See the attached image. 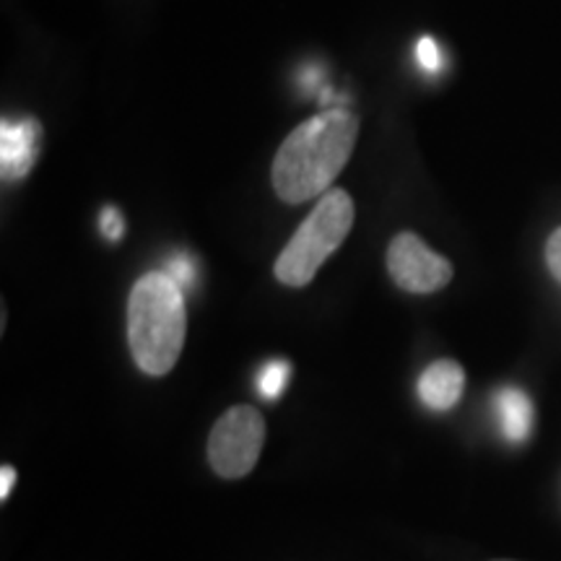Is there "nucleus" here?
<instances>
[{
    "label": "nucleus",
    "instance_id": "nucleus-6",
    "mask_svg": "<svg viewBox=\"0 0 561 561\" xmlns=\"http://www.w3.org/2000/svg\"><path fill=\"white\" fill-rule=\"evenodd\" d=\"M42 128L37 121H3L0 125V164L3 180H21L37 161Z\"/></svg>",
    "mask_w": 561,
    "mask_h": 561
},
{
    "label": "nucleus",
    "instance_id": "nucleus-1",
    "mask_svg": "<svg viewBox=\"0 0 561 561\" xmlns=\"http://www.w3.org/2000/svg\"><path fill=\"white\" fill-rule=\"evenodd\" d=\"M359 121L346 110H328L301 123L280 144L273 161V187L286 203L325 195L354 151Z\"/></svg>",
    "mask_w": 561,
    "mask_h": 561
},
{
    "label": "nucleus",
    "instance_id": "nucleus-12",
    "mask_svg": "<svg viewBox=\"0 0 561 561\" xmlns=\"http://www.w3.org/2000/svg\"><path fill=\"white\" fill-rule=\"evenodd\" d=\"M100 227H102V234L107 237V240H112V242L121 240L123 231H125V221H123L121 210H117L115 206L104 208L102 216H100Z\"/></svg>",
    "mask_w": 561,
    "mask_h": 561
},
{
    "label": "nucleus",
    "instance_id": "nucleus-8",
    "mask_svg": "<svg viewBox=\"0 0 561 561\" xmlns=\"http://www.w3.org/2000/svg\"><path fill=\"white\" fill-rule=\"evenodd\" d=\"M494 413L510 442L528 439L533 430V403L523 390L504 388L494 396Z\"/></svg>",
    "mask_w": 561,
    "mask_h": 561
},
{
    "label": "nucleus",
    "instance_id": "nucleus-13",
    "mask_svg": "<svg viewBox=\"0 0 561 561\" xmlns=\"http://www.w3.org/2000/svg\"><path fill=\"white\" fill-rule=\"evenodd\" d=\"M546 261H549L553 276L561 280V229L553 231L549 244H546Z\"/></svg>",
    "mask_w": 561,
    "mask_h": 561
},
{
    "label": "nucleus",
    "instance_id": "nucleus-2",
    "mask_svg": "<svg viewBox=\"0 0 561 561\" xmlns=\"http://www.w3.org/2000/svg\"><path fill=\"white\" fill-rule=\"evenodd\" d=\"M185 291L167 271H151L133 286L128 301V341L133 359L146 375L164 377L185 346Z\"/></svg>",
    "mask_w": 561,
    "mask_h": 561
},
{
    "label": "nucleus",
    "instance_id": "nucleus-7",
    "mask_svg": "<svg viewBox=\"0 0 561 561\" xmlns=\"http://www.w3.org/2000/svg\"><path fill=\"white\" fill-rule=\"evenodd\" d=\"M462 388H466V371H462L460 364L453 359H439L430 364L421 375L419 398L432 411H450L460 401Z\"/></svg>",
    "mask_w": 561,
    "mask_h": 561
},
{
    "label": "nucleus",
    "instance_id": "nucleus-5",
    "mask_svg": "<svg viewBox=\"0 0 561 561\" xmlns=\"http://www.w3.org/2000/svg\"><path fill=\"white\" fill-rule=\"evenodd\" d=\"M388 271L392 280L411 294L439 291L453 278V263L437 255L411 231H403L390 242Z\"/></svg>",
    "mask_w": 561,
    "mask_h": 561
},
{
    "label": "nucleus",
    "instance_id": "nucleus-15",
    "mask_svg": "<svg viewBox=\"0 0 561 561\" xmlns=\"http://www.w3.org/2000/svg\"><path fill=\"white\" fill-rule=\"evenodd\" d=\"M500 561H507V559H500Z\"/></svg>",
    "mask_w": 561,
    "mask_h": 561
},
{
    "label": "nucleus",
    "instance_id": "nucleus-10",
    "mask_svg": "<svg viewBox=\"0 0 561 561\" xmlns=\"http://www.w3.org/2000/svg\"><path fill=\"white\" fill-rule=\"evenodd\" d=\"M167 273H170V276L178 280L182 291H187L195 284V263H193L191 255H185V252H178V255L172 257Z\"/></svg>",
    "mask_w": 561,
    "mask_h": 561
},
{
    "label": "nucleus",
    "instance_id": "nucleus-14",
    "mask_svg": "<svg viewBox=\"0 0 561 561\" xmlns=\"http://www.w3.org/2000/svg\"><path fill=\"white\" fill-rule=\"evenodd\" d=\"M13 483H16V471L11 466H3V471H0V500H9Z\"/></svg>",
    "mask_w": 561,
    "mask_h": 561
},
{
    "label": "nucleus",
    "instance_id": "nucleus-4",
    "mask_svg": "<svg viewBox=\"0 0 561 561\" xmlns=\"http://www.w3.org/2000/svg\"><path fill=\"white\" fill-rule=\"evenodd\" d=\"M265 442V421L252 405H234L216 421L208 437L210 468L221 479H242L255 468Z\"/></svg>",
    "mask_w": 561,
    "mask_h": 561
},
{
    "label": "nucleus",
    "instance_id": "nucleus-3",
    "mask_svg": "<svg viewBox=\"0 0 561 561\" xmlns=\"http://www.w3.org/2000/svg\"><path fill=\"white\" fill-rule=\"evenodd\" d=\"M351 227H354V201L346 191L333 187L322 195L278 255L276 278L286 286L310 284L320 265L346 240Z\"/></svg>",
    "mask_w": 561,
    "mask_h": 561
},
{
    "label": "nucleus",
    "instance_id": "nucleus-9",
    "mask_svg": "<svg viewBox=\"0 0 561 561\" xmlns=\"http://www.w3.org/2000/svg\"><path fill=\"white\" fill-rule=\"evenodd\" d=\"M289 362L284 359H273L263 367L261 377H257V388H261V392L268 401H273V398H278L280 392H284L286 382H289Z\"/></svg>",
    "mask_w": 561,
    "mask_h": 561
},
{
    "label": "nucleus",
    "instance_id": "nucleus-11",
    "mask_svg": "<svg viewBox=\"0 0 561 561\" xmlns=\"http://www.w3.org/2000/svg\"><path fill=\"white\" fill-rule=\"evenodd\" d=\"M416 60L424 70H430V73H437V70L442 68V53H439L437 42H434L432 37H421L419 45H416Z\"/></svg>",
    "mask_w": 561,
    "mask_h": 561
}]
</instances>
